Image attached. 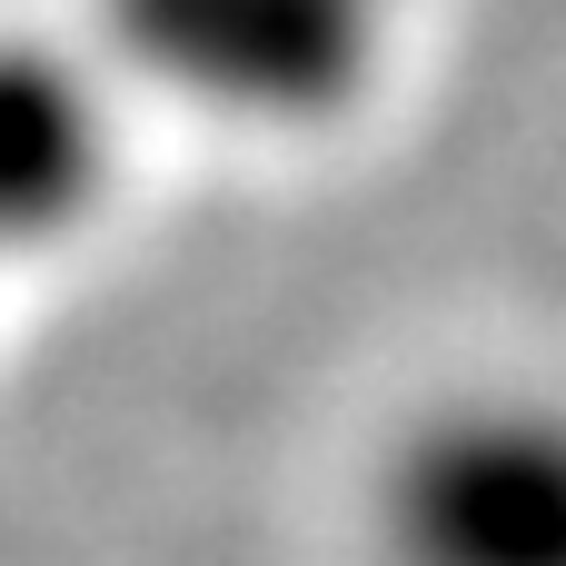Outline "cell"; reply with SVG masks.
<instances>
[{"mask_svg":"<svg viewBox=\"0 0 566 566\" xmlns=\"http://www.w3.org/2000/svg\"><path fill=\"white\" fill-rule=\"evenodd\" d=\"M129 90L239 149L358 129L418 40V0H99Z\"/></svg>","mask_w":566,"mask_h":566,"instance_id":"cell-1","label":"cell"},{"mask_svg":"<svg viewBox=\"0 0 566 566\" xmlns=\"http://www.w3.org/2000/svg\"><path fill=\"white\" fill-rule=\"evenodd\" d=\"M358 566H566V378L478 368L408 398L348 488Z\"/></svg>","mask_w":566,"mask_h":566,"instance_id":"cell-2","label":"cell"}]
</instances>
